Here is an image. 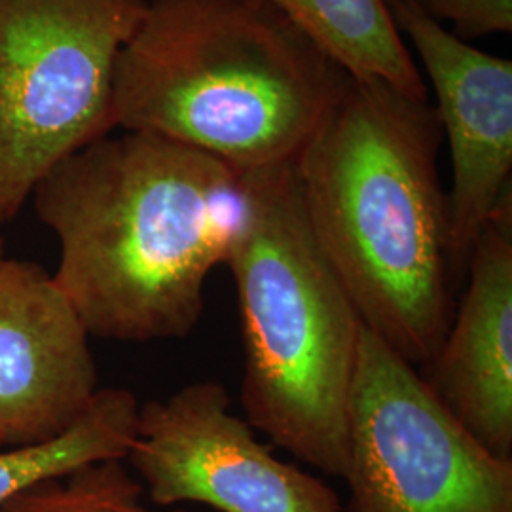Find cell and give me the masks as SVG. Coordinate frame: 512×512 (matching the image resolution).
I'll return each instance as SVG.
<instances>
[{"label": "cell", "instance_id": "6da1fadb", "mask_svg": "<svg viewBox=\"0 0 512 512\" xmlns=\"http://www.w3.org/2000/svg\"><path fill=\"white\" fill-rule=\"evenodd\" d=\"M59 243L55 283L92 338L158 342L202 321L205 283L238 236L243 173L145 131L109 133L33 194Z\"/></svg>", "mask_w": 512, "mask_h": 512}, {"label": "cell", "instance_id": "5b68a950", "mask_svg": "<svg viewBox=\"0 0 512 512\" xmlns=\"http://www.w3.org/2000/svg\"><path fill=\"white\" fill-rule=\"evenodd\" d=\"M148 0H0V226L61 160L114 131L112 80Z\"/></svg>", "mask_w": 512, "mask_h": 512}, {"label": "cell", "instance_id": "8992f818", "mask_svg": "<svg viewBox=\"0 0 512 512\" xmlns=\"http://www.w3.org/2000/svg\"><path fill=\"white\" fill-rule=\"evenodd\" d=\"M344 512H512V458L459 423L421 376L363 329L349 404Z\"/></svg>", "mask_w": 512, "mask_h": 512}, {"label": "cell", "instance_id": "4fadbf2b", "mask_svg": "<svg viewBox=\"0 0 512 512\" xmlns=\"http://www.w3.org/2000/svg\"><path fill=\"white\" fill-rule=\"evenodd\" d=\"M145 486L122 459L80 467L16 495L0 512H184L148 507Z\"/></svg>", "mask_w": 512, "mask_h": 512}, {"label": "cell", "instance_id": "52a82bcc", "mask_svg": "<svg viewBox=\"0 0 512 512\" xmlns=\"http://www.w3.org/2000/svg\"><path fill=\"white\" fill-rule=\"evenodd\" d=\"M126 459L148 499L164 509L200 503L220 512H344L323 478L275 458L256 439L215 380L141 404Z\"/></svg>", "mask_w": 512, "mask_h": 512}, {"label": "cell", "instance_id": "3957f363", "mask_svg": "<svg viewBox=\"0 0 512 512\" xmlns=\"http://www.w3.org/2000/svg\"><path fill=\"white\" fill-rule=\"evenodd\" d=\"M348 76L266 0H148L110 122L245 173L294 162Z\"/></svg>", "mask_w": 512, "mask_h": 512}, {"label": "cell", "instance_id": "9a60e30c", "mask_svg": "<svg viewBox=\"0 0 512 512\" xmlns=\"http://www.w3.org/2000/svg\"><path fill=\"white\" fill-rule=\"evenodd\" d=\"M4 258H6V256H4V238L0 236V262H2Z\"/></svg>", "mask_w": 512, "mask_h": 512}, {"label": "cell", "instance_id": "30bf717a", "mask_svg": "<svg viewBox=\"0 0 512 512\" xmlns=\"http://www.w3.org/2000/svg\"><path fill=\"white\" fill-rule=\"evenodd\" d=\"M465 279L467 289L421 376L480 444L512 458V190L475 239Z\"/></svg>", "mask_w": 512, "mask_h": 512}, {"label": "cell", "instance_id": "8fae6325", "mask_svg": "<svg viewBox=\"0 0 512 512\" xmlns=\"http://www.w3.org/2000/svg\"><path fill=\"white\" fill-rule=\"evenodd\" d=\"M349 76L429 99L421 69L385 0H266Z\"/></svg>", "mask_w": 512, "mask_h": 512}, {"label": "cell", "instance_id": "7c38bea8", "mask_svg": "<svg viewBox=\"0 0 512 512\" xmlns=\"http://www.w3.org/2000/svg\"><path fill=\"white\" fill-rule=\"evenodd\" d=\"M141 404L124 387H99L82 418L40 444L0 448V509L16 495L76 469L128 458Z\"/></svg>", "mask_w": 512, "mask_h": 512}, {"label": "cell", "instance_id": "5bb4252c", "mask_svg": "<svg viewBox=\"0 0 512 512\" xmlns=\"http://www.w3.org/2000/svg\"><path fill=\"white\" fill-rule=\"evenodd\" d=\"M439 25L450 23L461 40L505 35L512 31V0H416Z\"/></svg>", "mask_w": 512, "mask_h": 512}, {"label": "cell", "instance_id": "7a4b0ae2", "mask_svg": "<svg viewBox=\"0 0 512 512\" xmlns=\"http://www.w3.org/2000/svg\"><path fill=\"white\" fill-rule=\"evenodd\" d=\"M442 139L429 99L348 76L294 160L311 230L366 329L416 368L456 310Z\"/></svg>", "mask_w": 512, "mask_h": 512}, {"label": "cell", "instance_id": "9c48e42d", "mask_svg": "<svg viewBox=\"0 0 512 512\" xmlns=\"http://www.w3.org/2000/svg\"><path fill=\"white\" fill-rule=\"evenodd\" d=\"M90 338L54 275L0 262V448L55 439L82 418L99 391Z\"/></svg>", "mask_w": 512, "mask_h": 512}, {"label": "cell", "instance_id": "ba28073f", "mask_svg": "<svg viewBox=\"0 0 512 512\" xmlns=\"http://www.w3.org/2000/svg\"><path fill=\"white\" fill-rule=\"evenodd\" d=\"M385 4L437 97L435 110L452 160V272L463 279L482 226L512 190V61L454 37L416 0Z\"/></svg>", "mask_w": 512, "mask_h": 512}, {"label": "cell", "instance_id": "277c9868", "mask_svg": "<svg viewBox=\"0 0 512 512\" xmlns=\"http://www.w3.org/2000/svg\"><path fill=\"white\" fill-rule=\"evenodd\" d=\"M243 196L224 264L238 296L245 418L277 448L344 478L365 323L311 230L294 162L245 171Z\"/></svg>", "mask_w": 512, "mask_h": 512}]
</instances>
